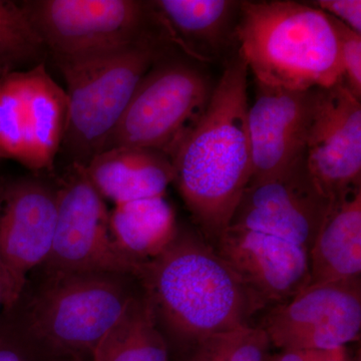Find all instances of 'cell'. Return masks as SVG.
Returning a JSON list of instances; mask_svg holds the SVG:
<instances>
[{"label":"cell","instance_id":"6","mask_svg":"<svg viewBox=\"0 0 361 361\" xmlns=\"http://www.w3.org/2000/svg\"><path fill=\"white\" fill-rule=\"evenodd\" d=\"M215 85L204 63L174 49L142 78L104 151L152 149L171 159L205 113Z\"/></svg>","mask_w":361,"mask_h":361},{"label":"cell","instance_id":"28","mask_svg":"<svg viewBox=\"0 0 361 361\" xmlns=\"http://www.w3.org/2000/svg\"><path fill=\"white\" fill-rule=\"evenodd\" d=\"M323 361H346L345 350L344 348L332 349Z\"/></svg>","mask_w":361,"mask_h":361},{"label":"cell","instance_id":"19","mask_svg":"<svg viewBox=\"0 0 361 361\" xmlns=\"http://www.w3.org/2000/svg\"><path fill=\"white\" fill-rule=\"evenodd\" d=\"M178 228L167 196L126 202L110 212V229L116 245L137 262L158 256L174 239Z\"/></svg>","mask_w":361,"mask_h":361},{"label":"cell","instance_id":"29","mask_svg":"<svg viewBox=\"0 0 361 361\" xmlns=\"http://www.w3.org/2000/svg\"><path fill=\"white\" fill-rule=\"evenodd\" d=\"M44 361H87L84 358L78 357V356H49L45 357Z\"/></svg>","mask_w":361,"mask_h":361},{"label":"cell","instance_id":"1","mask_svg":"<svg viewBox=\"0 0 361 361\" xmlns=\"http://www.w3.org/2000/svg\"><path fill=\"white\" fill-rule=\"evenodd\" d=\"M137 282L166 341L193 348L215 334L248 326L266 303L200 233L178 228Z\"/></svg>","mask_w":361,"mask_h":361},{"label":"cell","instance_id":"11","mask_svg":"<svg viewBox=\"0 0 361 361\" xmlns=\"http://www.w3.org/2000/svg\"><path fill=\"white\" fill-rule=\"evenodd\" d=\"M303 158L330 203L361 189V103L343 84L317 89Z\"/></svg>","mask_w":361,"mask_h":361},{"label":"cell","instance_id":"14","mask_svg":"<svg viewBox=\"0 0 361 361\" xmlns=\"http://www.w3.org/2000/svg\"><path fill=\"white\" fill-rule=\"evenodd\" d=\"M317 89L292 90L256 82L247 116L250 182L276 177L304 156Z\"/></svg>","mask_w":361,"mask_h":361},{"label":"cell","instance_id":"21","mask_svg":"<svg viewBox=\"0 0 361 361\" xmlns=\"http://www.w3.org/2000/svg\"><path fill=\"white\" fill-rule=\"evenodd\" d=\"M47 52L20 1L0 0V75L42 63Z\"/></svg>","mask_w":361,"mask_h":361},{"label":"cell","instance_id":"22","mask_svg":"<svg viewBox=\"0 0 361 361\" xmlns=\"http://www.w3.org/2000/svg\"><path fill=\"white\" fill-rule=\"evenodd\" d=\"M270 344L264 329L248 325L203 339L189 361H270Z\"/></svg>","mask_w":361,"mask_h":361},{"label":"cell","instance_id":"24","mask_svg":"<svg viewBox=\"0 0 361 361\" xmlns=\"http://www.w3.org/2000/svg\"><path fill=\"white\" fill-rule=\"evenodd\" d=\"M44 358L13 311L0 316V361H44Z\"/></svg>","mask_w":361,"mask_h":361},{"label":"cell","instance_id":"16","mask_svg":"<svg viewBox=\"0 0 361 361\" xmlns=\"http://www.w3.org/2000/svg\"><path fill=\"white\" fill-rule=\"evenodd\" d=\"M157 20L183 54L204 63L232 58L240 4L236 0H155Z\"/></svg>","mask_w":361,"mask_h":361},{"label":"cell","instance_id":"30","mask_svg":"<svg viewBox=\"0 0 361 361\" xmlns=\"http://www.w3.org/2000/svg\"><path fill=\"white\" fill-rule=\"evenodd\" d=\"M0 185H1V184H0Z\"/></svg>","mask_w":361,"mask_h":361},{"label":"cell","instance_id":"18","mask_svg":"<svg viewBox=\"0 0 361 361\" xmlns=\"http://www.w3.org/2000/svg\"><path fill=\"white\" fill-rule=\"evenodd\" d=\"M310 283L361 276V189L332 202L310 255Z\"/></svg>","mask_w":361,"mask_h":361},{"label":"cell","instance_id":"3","mask_svg":"<svg viewBox=\"0 0 361 361\" xmlns=\"http://www.w3.org/2000/svg\"><path fill=\"white\" fill-rule=\"evenodd\" d=\"M236 39L261 84L292 90L343 84L334 26L306 2L241 1Z\"/></svg>","mask_w":361,"mask_h":361},{"label":"cell","instance_id":"7","mask_svg":"<svg viewBox=\"0 0 361 361\" xmlns=\"http://www.w3.org/2000/svg\"><path fill=\"white\" fill-rule=\"evenodd\" d=\"M54 61L118 49L164 32L151 1H20Z\"/></svg>","mask_w":361,"mask_h":361},{"label":"cell","instance_id":"5","mask_svg":"<svg viewBox=\"0 0 361 361\" xmlns=\"http://www.w3.org/2000/svg\"><path fill=\"white\" fill-rule=\"evenodd\" d=\"M176 49L160 32L118 49L54 61L66 82L68 120L61 152L70 164L85 167L104 151L142 78Z\"/></svg>","mask_w":361,"mask_h":361},{"label":"cell","instance_id":"20","mask_svg":"<svg viewBox=\"0 0 361 361\" xmlns=\"http://www.w3.org/2000/svg\"><path fill=\"white\" fill-rule=\"evenodd\" d=\"M90 361H170L168 342L142 288L99 342Z\"/></svg>","mask_w":361,"mask_h":361},{"label":"cell","instance_id":"10","mask_svg":"<svg viewBox=\"0 0 361 361\" xmlns=\"http://www.w3.org/2000/svg\"><path fill=\"white\" fill-rule=\"evenodd\" d=\"M260 327L282 350L344 348L360 336V280L310 284L274 305Z\"/></svg>","mask_w":361,"mask_h":361},{"label":"cell","instance_id":"25","mask_svg":"<svg viewBox=\"0 0 361 361\" xmlns=\"http://www.w3.org/2000/svg\"><path fill=\"white\" fill-rule=\"evenodd\" d=\"M361 35L360 0H315L306 2Z\"/></svg>","mask_w":361,"mask_h":361},{"label":"cell","instance_id":"4","mask_svg":"<svg viewBox=\"0 0 361 361\" xmlns=\"http://www.w3.org/2000/svg\"><path fill=\"white\" fill-rule=\"evenodd\" d=\"M42 278L11 311L45 357L90 361L99 342L141 291L135 277L118 273H44Z\"/></svg>","mask_w":361,"mask_h":361},{"label":"cell","instance_id":"2","mask_svg":"<svg viewBox=\"0 0 361 361\" xmlns=\"http://www.w3.org/2000/svg\"><path fill=\"white\" fill-rule=\"evenodd\" d=\"M248 68L238 49L225 63L205 113L171 157L174 184L198 231L214 246L251 178Z\"/></svg>","mask_w":361,"mask_h":361},{"label":"cell","instance_id":"17","mask_svg":"<svg viewBox=\"0 0 361 361\" xmlns=\"http://www.w3.org/2000/svg\"><path fill=\"white\" fill-rule=\"evenodd\" d=\"M85 168L99 193L114 205L167 196L168 188L174 182L171 159L152 149H106Z\"/></svg>","mask_w":361,"mask_h":361},{"label":"cell","instance_id":"23","mask_svg":"<svg viewBox=\"0 0 361 361\" xmlns=\"http://www.w3.org/2000/svg\"><path fill=\"white\" fill-rule=\"evenodd\" d=\"M326 14V13H325ZM329 16V14H327ZM338 44L343 85L361 99V35L329 16Z\"/></svg>","mask_w":361,"mask_h":361},{"label":"cell","instance_id":"27","mask_svg":"<svg viewBox=\"0 0 361 361\" xmlns=\"http://www.w3.org/2000/svg\"><path fill=\"white\" fill-rule=\"evenodd\" d=\"M18 304L6 269L0 261V316L13 310Z\"/></svg>","mask_w":361,"mask_h":361},{"label":"cell","instance_id":"12","mask_svg":"<svg viewBox=\"0 0 361 361\" xmlns=\"http://www.w3.org/2000/svg\"><path fill=\"white\" fill-rule=\"evenodd\" d=\"M330 204L301 159L276 177L249 183L229 226L264 233L310 253Z\"/></svg>","mask_w":361,"mask_h":361},{"label":"cell","instance_id":"8","mask_svg":"<svg viewBox=\"0 0 361 361\" xmlns=\"http://www.w3.org/2000/svg\"><path fill=\"white\" fill-rule=\"evenodd\" d=\"M68 120L66 90L44 61L0 75V161L51 172Z\"/></svg>","mask_w":361,"mask_h":361},{"label":"cell","instance_id":"13","mask_svg":"<svg viewBox=\"0 0 361 361\" xmlns=\"http://www.w3.org/2000/svg\"><path fill=\"white\" fill-rule=\"evenodd\" d=\"M56 215V186L35 177L0 185V261L18 303L51 253Z\"/></svg>","mask_w":361,"mask_h":361},{"label":"cell","instance_id":"15","mask_svg":"<svg viewBox=\"0 0 361 361\" xmlns=\"http://www.w3.org/2000/svg\"><path fill=\"white\" fill-rule=\"evenodd\" d=\"M213 247L267 306L310 283V252L276 237L228 226Z\"/></svg>","mask_w":361,"mask_h":361},{"label":"cell","instance_id":"26","mask_svg":"<svg viewBox=\"0 0 361 361\" xmlns=\"http://www.w3.org/2000/svg\"><path fill=\"white\" fill-rule=\"evenodd\" d=\"M330 350L312 349H286L270 361H323Z\"/></svg>","mask_w":361,"mask_h":361},{"label":"cell","instance_id":"9","mask_svg":"<svg viewBox=\"0 0 361 361\" xmlns=\"http://www.w3.org/2000/svg\"><path fill=\"white\" fill-rule=\"evenodd\" d=\"M58 180L56 233L44 273L109 272L137 279L142 262L116 245L106 200L84 166L68 164Z\"/></svg>","mask_w":361,"mask_h":361}]
</instances>
